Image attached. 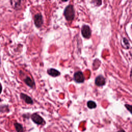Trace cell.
I'll use <instances>...</instances> for the list:
<instances>
[{
    "mask_svg": "<svg viewBox=\"0 0 132 132\" xmlns=\"http://www.w3.org/2000/svg\"><path fill=\"white\" fill-rule=\"evenodd\" d=\"M64 16L67 21H70L73 20L75 16V11L72 5L67 6L64 10Z\"/></svg>",
    "mask_w": 132,
    "mask_h": 132,
    "instance_id": "obj_1",
    "label": "cell"
},
{
    "mask_svg": "<svg viewBox=\"0 0 132 132\" xmlns=\"http://www.w3.org/2000/svg\"><path fill=\"white\" fill-rule=\"evenodd\" d=\"M31 119L34 123L38 125H42L44 122V119L36 113H34L31 115Z\"/></svg>",
    "mask_w": 132,
    "mask_h": 132,
    "instance_id": "obj_2",
    "label": "cell"
},
{
    "mask_svg": "<svg viewBox=\"0 0 132 132\" xmlns=\"http://www.w3.org/2000/svg\"><path fill=\"white\" fill-rule=\"evenodd\" d=\"M81 34L82 36L87 39L89 38L91 35V31L89 26L85 25L81 28Z\"/></svg>",
    "mask_w": 132,
    "mask_h": 132,
    "instance_id": "obj_3",
    "label": "cell"
},
{
    "mask_svg": "<svg viewBox=\"0 0 132 132\" xmlns=\"http://www.w3.org/2000/svg\"><path fill=\"white\" fill-rule=\"evenodd\" d=\"M34 23L36 27H40L43 24V20L41 13H37L34 16Z\"/></svg>",
    "mask_w": 132,
    "mask_h": 132,
    "instance_id": "obj_4",
    "label": "cell"
},
{
    "mask_svg": "<svg viewBox=\"0 0 132 132\" xmlns=\"http://www.w3.org/2000/svg\"><path fill=\"white\" fill-rule=\"evenodd\" d=\"M74 79L77 83L83 82L85 80V77L83 73L81 71H77L74 74Z\"/></svg>",
    "mask_w": 132,
    "mask_h": 132,
    "instance_id": "obj_5",
    "label": "cell"
},
{
    "mask_svg": "<svg viewBox=\"0 0 132 132\" xmlns=\"http://www.w3.org/2000/svg\"><path fill=\"white\" fill-rule=\"evenodd\" d=\"M23 81L28 86L31 88H35V82L32 78H31L29 76H26L25 78L23 79Z\"/></svg>",
    "mask_w": 132,
    "mask_h": 132,
    "instance_id": "obj_6",
    "label": "cell"
},
{
    "mask_svg": "<svg viewBox=\"0 0 132 132\" xmlns=\"http://www.w3.org/2000/svg\"><path fill=\"white\" fill-rule=\"evenodd\" d=\"M24 0H10L11 5L15 9H19L23 5Z\"/></svg>",
    "mask_w": 132,
    "mask_h": 132,
    "instance_id": "obj_7",
    "label": "cell"
},
{
    "mask_svg": "<svg viewBox=\"0 0 132 132\" xmlns=\"http://www.w3.org/2000/svg\"><path fill=\"white\" fill-rule=\"evenodd\" d=\"M20 97L27 104H33L34 103V101L31 97L25 93H21L20 94Z\"/></svg>",
    "mask_w": 132,
    "mask_h": 132,
    "instance_id": "obj_8",
    "label": "cell"
},
{
    "mask_svg": "<svg viewBox=\"0 0 132 132\" xmlns=\"http://www.w3.org/2000/svg\"><path fill=\"white\" fill-rule=\"evenodd\" d=\"M105 79L102 75L97 76L95 79V84L97 86H104L105 84Z\"/></svg>",
    "mask_w": 132,
    "mask_h": 132,
    "instance_id": "obj_9",
    "label": "cell"
},
{
    "mask_svg": "<svg viewBox=\"0 0 132 132\" xmlns=\"http://www.w3.org/2000/svg\"><path fill=\"white\" fill-rule=\"evenodd\" d=\"M47 73L48 75L52 77H57L60 75V73L58 70L55 69H49L47 70Z\"/></svg>",
    "mask_w": 132,
    "mask_h": 132,
    "instance_id": "obj_10",
    "label": "cell"
},
{
    "mask_svg": "<svg viewBox=\"0 0 132 132\" xmlns=\"http://www.w3.org/2000/svg\"><path fill=\"white\" fill-rule=\"evenodd\" d=\"M14 126L15 130L17 132H24V128L20 123L15 122L14 123Z\"/></svg>",
    "mask_w": 132,
    "mask_h": 132,
    "instance_id": "obj_11",
    "label": "cell"
},
{
    "mask_svg": "<svg viewBox=\"0 0 132 132\" xmlns=\"http://www.w3.org/2000/svg\"><path fill=\"white\" fill-rule=\"evenodd\" d=\"M87 107L89 108V109H94L96 107V104L95 103V102H94L93 101H89L87 103Z\"/></svg>",
    "mask_w": 132,
    "mask_h": 132,
    "instance_id": "obj_12",
    "label": "cell"
},
{
    "mask_svg": "<svg viewBox=\"0 0 132 132\" xmlns=\"http://www.w3.org/2000/svg\"><path fill=\"white\" fill-rule=\"evenodd\" d=\"M9 111L8 106L6 105H3L0 106V112H6Z\"/></svg>",
    "mask_w": 132,
    "mask_h": 132,
    "instance_id": "obj_13",
    "label": "cell"
},
{
    "mask_svg": "<svg viewBox=\"0 0 132 132\" xmlns=\"http://www.w3.org/2000/svg\"><path fill=\"white\" fill-rule=\"evenodd\" d=\"M125 106L126 108L132 114V105H128V104H125Z\"/></svg>",
    "mask_w": 132,
    "mask_h": 132,
    "instance_id": "obj_14",
    "label": "cell"
},
{
    "mask_svg": "<svg viewBox=\"0 0 132 132\" xmlns=\"http://www.w3.org/2000/svg\"><path fill=\"white\" fill-rule=\"evenodd\" d=\"M123 42H124V44H125V45H125L126 48H128V47H129V46H128L129 43H128V40H127L126 38H124V39H123Z\"/></svg>",
    "mask_w": 132,
    "mask_h": 132,
    "instance_id": "obj_15",
    "label": "cell"
},
{
    "mask_svg": "<svg viewBox=\"0 0 132 132\" xmlns=\"http://www.w3.org/2000/svg\"><path fill=\"white\" fill-rule=\"evenodd\" d=\"M95 3L97 6H100L102 4L101 0H95Z\"/></svg>",
    "mask_w": 132,
    "mask_h": 132,
    "instance_id": "obj_16",
    "label": "cell"
},
{
    "mask_svg": "<svg viewBox=\"0 0 132 132\" xmlns=\"http://www.w3.org/2000/svg\"><path fill=\"white\" fill-rule=\"evenodd\" d=\"M2 87L0 84V94L2 93Z\"/></svg>",
    "mask_w": 132,
    "mask_h": 132,
    "instance_id": "obj_17",
    "label": "cell"
},
{
    "mask_svg": "<svg viewBox=\"0 0 132 132\" xmlns=\"http://www.w3.org/2000/svg\"><path fill=\"white\" fill-rule=\"evenodd\" d=\"M118 132H125V131L124 130H123V129H121V130H119Z\"/></svg>",
    "mask_w": 132,
    "mask_h": 132,
    "instance_id": "obj_18",
    "label": "cell"
},
{
    "mask_svg": "<svg viewBox=\"0 0 132 132\" xmlns=\"http://www.w3.org/2000/svg\"><path fill=\"white\" fill-rule=\"evenodd\" d=\"M130 78L132 80V69H131V72H130Z\"/></svg>",
    "mask_w": 132,
    "mask_h": 132,
    "instance_id": "obj_19",
    "label": "cell"
},
{
    "mask_svg": "<svg viewBox=\"0 0 132 132\" xmlns=\"http://www.w3.org/2000/svg\"><path fill=\"white\" fill-rule=\"evenodd\" d=\"M62 1H63V2H67V1H68V0H61Z\"/></svg>",
    "mask_w": 132,
    "mask_h": 132,
    "instance_id": "obj_20",
    "label": "cell"
}]
</instances>
